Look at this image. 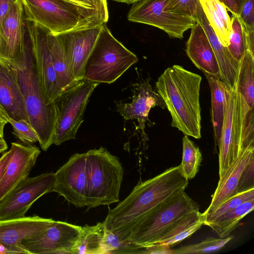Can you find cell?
<instances>
[{
    "mask_svg": "<svg viewBox=\"0 0 254 254\" xmlns=\"http://www.w3.org/2000/svg\"><path fill=\"white\" fill-rule=\"evenodd\" d=\"M188 180L179 165L166 169L156 176L139 182L130 194L113 209H109L106 228L125 242L130 228L144 215L167 198L185 190Z\"/></svg>",
    "mask_w": 254,
    "mask_h": 254,
    "instance_id": "1",
    "label": "cell"
},
{
    "mask_svg": "<svg viewBox=\"0 0 254 254\" xmlns=\"http://www.w3.org/2000/svg\"><path fill=\"white\" fill-rule=\"evenodd\" d=\"M201 79L199 74L174 64L166 68L156 82L157 93L172 117V127L196 139L201 137Z\"/></svg>",
    "mask_w": 254,
    "mask_h": 254,
    "instance_id": "2",
    "label": "cell"
},
{
    "mask_svg": "<svg viewBox=\"0 0 254 254\" xmlns=\"http://www.w3.org/2000/svg\"><path fill=\"white\" fill-rule=\"evenodd\" d=\"M12 65L16 71L29 122L37 133L41 148L46 151L53 144L56 112L54 102L47 105L43 95L28 31L22 62L19 65Z\"/></svg>",
    "mask_w": 254,
    "mask_h": 254,
    "instance_id": "3",
    "label": "cell"
},
{
    "mask_svg": "<svg viewBox=\"0 0 254 254\" xmlns=\"http://www.w3.org/2000/svg\"><path fill=\"white\" fill-rule=\"evenodd\" d=\"M26 19L58 35L106 23L98 11L68 0H21Z\"/></svg>",
    "mask_w": 254,
    "mask_h": 254,
    "instance_id": "4",
    "label": "cell"
},
{
    "mask_svg": "<svg viewBox=\"0 0 254 254\" xmlns=\"http://www.w3.org/2000/svg\"><path fill=\"white\" fill-rule=\"evenodd\" d=\"M199 210L197 203L182 190L151 209L128 231L125 243L146 247L161 240L172 226L187 214Z\"/></svg>",
    "mask_w": 254,
    "mask_h": 254,
    "instance_id": "5",
    "label": "cell"
},
{
    "mask_svg": "<svg viewBox=\"0 0 254 254\" xmlns=\"http://www.w3.org/2000/svg\"><path fill=\"white\" fill-rule=\"evenodd\" d=\"M85 153L87 209L119 202L124 172L119 159L103 147Z\"/></svg>",
    "mask_w": 254,
    "mask_h": 254,
    "instance_id": "6",
    "label": "cell"
},
{
    "mask_svg": "<svg viewBox=\"0 0 254 254\" xmlns=\"http://www.w3.org/2000/svg\"><path fill=\"white\" fill-rule=\"evenodd\" d=\"M137 61L136 56L116 39L104 23L85 64L83 78L111 83Z\"/></svg>",
    "mask_w": 254,
    "mask_h": 254,
    "instance_id": "7",
    "label": "cell"
},
{
    "mask_svg": "<svg viewBox=\"0 0 254 254\" xmlns=\"http://www.w3.org/2000/svg\"><path fill=\"white\" fill-rule=\"evenodd\" d=\"M99 84L83 79L76 85L62 92L54 101L56 122L53 144L60 145L75 138L83 121L88 99Z\"/></svg>",
    "mask_w": 254,
    "mask_h": 254,
    "instance_id": "8",
    "label": "cell"
},
{
    "mask_svg": "<svg viewBox=\"0 0 254 254\" xmlns=\"http://www.w3.org/2000/svg\"><path fill=\"white\" fill-rule=\"evenodd\" d=\"M250 107L235 89L230 92L219 147V175L222 179L242 153L245 115Z\"/></svg>",
    "mask_w": 254,
    "mask_h": 254,
    "instance_id": "9",
    "label": "cell"
},
{
    "mask_svg": "<svg viewBox=\"0 0 254 254\" xmlns=\"http://www.w3.org/2000/svg\"><path fill=\"white\" fill-rule=\"evenodd\" d=\"M169 0H139L133 3L127 14L129 21L153 26L170 38L182 39L184 33L196 21L192 18L169 11Z\"/></svg>",
    "mask_w": 254,
    "mask_h": 254,
    "instance_id": "10",
    "label": "cell"
},
{
    "mask_svg": "<svg viewBox=\"0 0 254 254\" xmlns=\"http://www.w3.org/2000/svg\"><path fill=\"white\" fill-rule=\"evenodd\" d=\"M55 181L53 172L26 178L0 201V221L25 216L36 200L53 191Z\"/></svg>",
    "mask_w": 254,
    "mask_h": 254,
    "instance_id": "11",
    "label": "cell"
},
{
    "mask_svg": "<svg viewBox=\"0 0 254 254\" xmlns=\"http://www.w3.org/2000/svg\"><path fill=\"white\" fill-rule=\"evenodd\" d=\"M26 19V18H25ZM41 89L47 105L62 93L58 85L48 42V30L26 19Z\"/></svg>",
    "mask_w": 254,
    "mask_h": 254,
    "instance_id": "12",
    "label": "cell"
},
{
    "mask_svg": "<svg viewBox=\"0 0 254 254\" xmlns=\"http://www.w3.org/2000/svg\"><path fill=\"white\" fill-rule=\"evenodd\" d=\"M82 227L55 221L39 234L22 242L30 254H72Z\"/></svg>",
    "mask_w": 254,
    "mask_h": 254,
    "instance_id": "13",
    "label": "cell"
},
{
    "mask_svg": "<svg viewBox=\"0 0 254 254\" xmlns=\"http://www.w3.org/2000/svg\"><path fill=\"white\" fill-rule=\"evenodd\" d=\"M28 29L21 0L11 7L0 25V59L13 65L21 64Z\"/></svg>",
    "mask_w": 254,
    "mask_h": 254,
    "instance_id": "14",
    "label": "cell"
},
{
    "mask_svg": "<svg viewBox=\"0 0 254 254\" xmlns=\"http://www.w3.org/2000/svg\"><path fill=\"white\" fill-rule=\"evenodd\" d=\"M55 174L53 191L77 207L87 205L86 153H75Z\"/></svg>",
    "mask_w": 254,
    "mask_h": 254,
    "instance_id": "15",
    "label": "cell"
},
{
    "mask_svg": "<svg viewBox=\"0 0 254 254\" xmlns=\"http://www.w3.org/2000/svg\"><path fill=\"white\" fill-rule=\"evenodd\" d=\"M102 24L57 35L64 51L73 74L78 81L84 79L85 64L95 46Z\"/></svg>",
    "mask_w": 254,
    "mask_h": 254,
    "instance_id": "16",
    "label": "cell"
},
{
    "mask_svg": "<svg viewBox=\"0 0 254 254\" xmlns=\"http://www.w3.org/2000/svg\"><path fill=\"white\" fill-rule=\"evenodd\" d=\"M11 156L0 182V201L28 177L41 153L39 148L12 142Z\"/></svg>",
    "mask_w": 254,
    "mask_h": 254,
    "instance_id": "17",
    "label": "cell"
},
{
    "mask_svg": "<svg viewBox=\"0 0 254 254\" xmlns=\"http://www.w3.org/2000/svg\"><path fill=\"white\" fill-rule=\"evenodd\" d=\"M54 221L37 215L0 221V243L9 254H27L22 242L41 233Z\"/></svg>",
    "mask_w": 254,
    "mask_h": 254,
    "instance_id": "18",
    "label": "cell"
},
{
    "mask_svg": "<svg viewBox=\"0 0 254 254\" xmlns=\"http://www.w3.org/2000/svg\"><path fill=\"white\" fill-rule=\"evenodd\" d=\"M0 108L9 118L29 121L16 70L11 64L0 59Z\"/></svg>",
    "mask_w": 254,
    "mask_h": 254,
    "instance_id": "19",
    "label": "cell"
},
{
    "mask_svg": "<svg viewBox=\"0 0 254 254\" xmlns=\"http://www.w3.org/2000/svg\"><path fill=\"white\" fill-rule=\"evenodd\" d=\"M133 92L132 102L117 104V111L126 121L136 119L139 123L137 128L144 133L150 109L156 106L165 108V105L161 96L152 89L147 81L135 84Z\"/></svg>",
    "mask_w": 254,
    "mask_h": 254,
    "instance_id": "20",
    "label": "cell"
},
{
    "mask_svg": "<svg viewBox=\"0 0 254 254\" xmlns=\"http://www.w3.org/2000/svg\"><path fill=\"white\" fill-rule=\"evenodd\" d=\"M186 54L199 69L219 78V67L212 47L201 24L196 22L191 28Z\"/></svg>",
    "mask_w": 254,
    "mask_h": 254,
    "instance_id": "21",
    "label": "cell"
},
{
    "mask_svg": "<svg viewBox=\"0 0 254 254\" xmlns=\"http://www.w3.org/2000/svg\"><path fill=\"white\" fill-rule=\"evenodd\" d=\"M254 155V145L245 149L227 171L224 176L219 180L211 201L202 213L203 218L214 211L222 203L237 194L241 174L252 155Z\"/></svg>",
    "mask_w": 254,
    "mask_h": 254,
    "instance_id": "22",
    "label": "cell"
},
{
    "mask_svg": "<svg viewBox=\"0 0 254 254\" xmlns=\"http://www.w3.org/2000/svg\"><path fill=\"white\" fill-rule=\"evenodd\" d=\"M197 22L204 29L212 47L219 67L220 79L231 89H235L239 63L224 46L209 25L201 8Z\"/></svg>",
    "mask_w": 254,
    "mask_h": 254,
    "instance_id": "23",
    "label": "cell"
},
{
    "mask_svg": "<svg viewBox=\"0 0 254 254\" xmlns=\"http://www.w3.org/2000/svg\"><path fill=\"white\" fill-rule=\"evenodd\" d=\"M210 88L211 121L215 141L218 145L222 134L224 120L231 89L219 78L204 73Z\"/></svg>",
    "mask_w": 254,
    "mask_h": 254,
    "instance_id": "24",
    "label": "cell"
},
{
    "mask_svg": "<svg viewBox=\"0 0 254 254\" xmlns=\"http://www.w3.org/2000/svg\"><path fill=\"white\" fill-rule=\"evenodd\" d=\"M48 42L58 86L63 92L78 84L62 44L57 35L48 33Z\"/></svg>",
    "mask_w": 254,
    "mask_h": 254,
    "instance_id": "25",
    "label": "cell"
},
{
    "mask_svg": "<svg viewBox=\"0 0 254 254\" xmlns=\"http://www.w3.org/2000/svg\"><path fill=\"white\" fill-rule=\"evenodd\" d=\"M199 1L209 25L221 43L227 47L231 31V21L226 6L219 0Z\"/></svg>",
    "mask_w": 254,
    "mask_h": 254,
    "instance_id": "26",
    "label": "cell"
},
{
    "mask_svg": "<svg viewBox=\"0 0 254 254\" xmlns=\"http://www.w3.org/2000/svg\"><path fill=\"white\" fill-rule=\"evenodd\" d=\"M203 225V218L199 210L191 211L178 220L158 243L170 247L190 237Z\"/></svg>",
    "mask_w": 254,
    "mask_h": 254,
    "instance_id": "27",
    "label": "cell"
},
{
    "mask_svg": "<svg viewBox=\"0 0 254 254\" xmlns=\"http://www.w3.org/2000/svg\"><path fill=\"white\" fill-rule=\"evenodd\" d=\"M254 208V199L245 201L205 225L210 227L220 238H226L238 226L240 220Z\"/></svg>",
    "mask_w": 254,
    "mask_h": 254,
    "instance_id": "28",
    "label": "cell"
},
{
    "mask_svg": "<svg viewBox=\"0 0 254 254\" xmlns=\"http://www.w3.org/2000/svg\"><path fill=\"white\" fill-rule=\"evenodd\" d=\"M254 55L247 50L240 61L235 90L243 97L247 105H254Z\"/></svg>",
    "mask_w": 254,
    "mask_h": 254,
    "instance_id": "29",
    "label": "cell"
},
{
    "mask_svg": "<svg viewBox=\"0 0 254 254\" xmlns=\"http://www.w3.org/2000/svg\"><path fill=\"white\" fill-rule=\"evenodd\" d=\"M105 225L104 222L95 225H85L73 249L72 254H103V238Z\"/></svg>",
    "mask_w": 254,
    "mask_h": 254,
    "instance_id": "30",
    "label": "cell"
},
{
    "mask_svg": "<svg viewBox=\"0 0 254 254\" xmlns=\"http://www.w3.org/2000/svg\"><path fill=\"white\" fill-rule=\"evenodd\" d=\"M201 161L202 155L199 147L185 135L183 138L182 160L179 166L188 180L193 179L198 173Z\"/></svg>",
    "mask_w": 254,
    "mask_h": 254,
    "instance_id": "31",
    "label": "cell"
},
{
    "mask_svg": "<svg viewBox=\"0 0 254 254\" xmlns=\"http://www.w3.org/2000/svg\"><path fill=\"white\" fill-rule=\"evenodd\" d=\"M231 31L229 35L227 48L232 56L239 62L247 50L245 31L238 15L232 14Z\"/></svg>",
    "mask_w": 254,
    "mask_h": 254,
    "instance_id": "32",
    "label": "cell"
},
{
    "mask_svg": "<svg viewBox=\"0 0 254 254\" xmlns=\"http://www.w3.org/2000/svg\"><path fill=\"white\" fill-rule=\"evenodd\" d=\"M233 238V236L224 238L208 237L200 243L172 250V254H202L217 251Z\"/></svg>",
    "mask_w": 254,
    "mask_h": 254,
    "instance_id": "33",
    "label": "cell"
},
{
    "mask_svg": "<svg viewBox=\"0 0 254 254\" xmlns=\"http://www.w3.org/2000/svg\"><path fill=\"white\" fill-rule=\"evenodd\" d=\"M254 199V188L240 192L226 200L215 210L203 218V225H206L227 211L231 210L242 203Z\"/></svg>",
    "mask_w": 254,
    "mask_h": 254,
    "instance_id": "34",
    "label": "cell"
},
{
    "mask_svg": "<svg viewBox=\"0 0 254 254\" xmlns=\"http://www.w3.org/2000/svg\"><path fill=\"white\" fill-rule=\"evenodd\" d=\"M8 122L12 127V134L23 143L30 144L39 141L37 133L29 121L8 118Z\"/></svg>",
    "mask_w": 254,
    "mask_h": 254,
    "instance_id": "35",
    "label": "cell"
},
{
    "mask_svg": "<svg viewBox=\"0 0 254 254\" xmlns=\"http://www.w3.org/2000/svg\"><path fill=\"white\" fill-rule=\"evenodd\" d=\"M201 8L199 0H169L167 4L169 11L192 18L196 22Z\"/></svg>",
    "mask_w": 254,
    "mask_h": 254,
    "instance_id": "36",
    "label": "cell"
},
{
    "mask_svg": "<svg viewBox=\"0 0 254 254\" xmlns=\"http://www.w3.org/2000/svg\"><path fill=\"white\" fill-rule=\"evenodd\" d=\"M126 243L122 242L117 234L105 227L103 242L104 254L120 253Z\"/></svg>",
    "mask_w": 254,
    "mask_h": 254,
    "instance_id": "37",
    "label": "cell"
},
{
    "mask_svg": "<svg viewBox=\"0 0 254 254\" xmlns=\"http://www.w3.org/2000/svg\"><path fill=\"white\" fill-rule=\"evenodd\" d=\"M254 188V155L251 157L240 179L238 192Z\"/></svg>",
    "mask_w": 254,
    "mask_h": 254,
    "instance_id": "38",
    "label": "cell"
},
{
    "mask_svg": "<svg viewBox=\"0 0 254 254\" xmlns=\"http://www.w3.org/2000/svg\"><path fill=\"white\" fill-rule=\"evenodd\" d=\"M254 0H245L238 15L245 29L254 30Z\"/></svg>",
    "mask_w": 254,
    "mask_h": 254,
    "instance_id": "39",
    "label": "cell"
},
{
    "mask_svg": "<svg viewBox=\"0 0 254 254\" xmlns=\"http://www.w3.org/2000/svg\"><path fill=\"white\" fill-rule=\"evenodd\" d=\"M84 7L92 8L98 11L107 20L109 19V11L107 0H68Z\"/></svg>",
    "mask_w": 254,
    "mask_h": 254,
    "instance_id": "40",
    "label": "cell"
},
{
    "mask_svg": "<svg viewBox=\"0 0 254 254\" xmlns=\"http://www.w3.org/2000/svg\"><path fill=\"white\" fill-rule=\"evenodd\" d=\"M139 254H171L172 251L168 245L157 243L146 247H139Z\"/></svg>",
    "mask_w": 254,
    "mask_h": 254,
    "instance_id": "41",
    "label": "cell"
},
{
    "mask_svg": "<svg viewBox=\"0 0 254 254\" xmlns=\"http://www.w3.org/2000/svg\"><path fill=\"white\" fill-rule=\"evenodd\" d=\"M233 14L238 15L245 0H219Z\"/></svg>",
    "mask_w": 254,
    "mask_h": 254,
    "instance_id": "42",
    "label": "cell"
},
{
    "mask_svg": "<svg viewBox=\"0 0 254 254\" xmlns=\"http://www.w3.org/2000/svg\"><path fill=\"white\" fill-rule=\"evenodd\" d=\"M17 0H0V25L11 7Z\"/></svg>",
    "mask_w": 254,
    "mask_h": 254,
    "instance_id": "43",
    "label": "cell"
},
{
    "mask_svg": "<svg viewBox=\"0 0 254 254\" xmlns=\"http://www.w3.org/2000/svg\"><path fill=\"white\" fill-rule=\"evenodd\" d=\"M11 156V150L5 152L0 158V182Z\"/></svg>",
    "mask_w": 254,
    "mask_h": 254,
    "instance_id": "44",
    "label": "cell"
},
{
    "mask_svg": "<svg viewBox=\"0 0 254 254\" xmlns=\"http://www.w3.org/2000/svg\"><path fill=\"white\" fill-rule=\"evenodd\" d=\"M244 31L247 49L254 55V30Z\"/></svg>",
    "mask_w": 254,
    "mask_h": 254,
    "instance_id": "45",
    "label": "cell"
},
{
    "mask_svg": "<svg viewBox=\"0 0 254 254\" xmlns=\"http://www.w3.org/2000/svg\"><path fill=\"white\" fill-rule=\"evenodd\" d=\"M8 117L0 108V136H3V130L5 125L8 123Z\"/></svg>",
    "mask_w": 254,
    "mask_h": 254,
    "instance_id": "46",
    "label": "cell"
},
{
    "mask_svg": "<svg viewBox=\"0 0 254 254\" xmlns=\"http://www.w3.org/2000/svg\"><path fill=\"white\" fill-rule=\"evenodd\" d=\"M7 145L3 136H0V153L6 151L7 149Z\"/></svg>",
    "mask_w": 254,
    "mask_h": 254,
    "instance_id": "47",
    "label": "cell"
},
{
    "mask_svg": "<svg viewBox=\"0 0 254 254\" xmlns=\"http://www.w3.org/2000/svg\"><path fill=\"white\" fill-rule=\"evenodd\" d=\"M112 0L117 1V2H120L126 3L127 4H131V3H133L139 0Z\"/></svg>",
    "mask_w": 254,
    "mask_h": 254,
    "instance_id": "48",
    "label": "cell"
}]
</instances>
